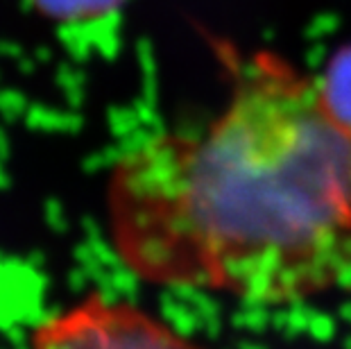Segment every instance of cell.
I'll list each match as a JSON object with an SVG mask.
<instances>
[{"label": "cell", "instance_id": "obj_1", "mask_svg": "<svg viewBox=\"0 0 351 349\" xmlns=\"http://www.w3.org/2000/svg\"><path fill=\"white\" fill-rule=\"evenodd\" d=\"M215 48L229 80L218 114L145 136L109 170L116 256L145 284L254 306L351 286V128L281 53Z\"/></svg>", "mask_w": 351, "mask_h": 349}, {"label": "cell", "instance_id": "obj_2", "mask_svg": "<svg viewBox=\"0 0 351 349\" xmlns=\"http://www.w3.org/2000/svg\"><path fill=\"white\" fill-rule=\"evenodd\" d=\"M319 77L328 105L351 128V43L335 50Z\"/></svg>", "mask_w": 351, "mask_h": 349}, {"label": "cell", "instance_id": "obj_3", "mask_svg": "<svg viewBox=\"0 0 351 349\" xmlns=\"http://www.w3.org/2000/svg\"><path fill=\"white\" fill-rule=\"evenodd\" d=\"M34 5L59 21H88L116 10L121 0H34Z\"/></svg>", "mask_w": 351, "mask_h": 349}]
</instances>
